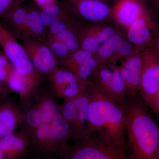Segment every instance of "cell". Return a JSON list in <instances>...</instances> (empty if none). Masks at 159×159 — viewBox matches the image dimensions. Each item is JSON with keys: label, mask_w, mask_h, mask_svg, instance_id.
I'll return each mask as SVG.
<instances>
[{"label": "cell", "mask_w": 159, "mask_h": 159, "mask_svg": "<svg viewBox=\"0 0 159 159\" xmlns=\"http://www.w3.org/2000/svg\"><path fill=\"white\" fill-rule=\"evenodd\" d=\"M120 104L129 158L153 159L158 145L159 126L149 113L148 105L139 95Z\"/></svg>", "instance_id": "6da1fadb"}, {"label": "cell", "mask_w": 159, "mask_h": 159, "mask_svg": "<svg viewBox=\"0 0 159 159\" xmlns=\"http://www.w3.org/2000/svg\"><path fill=\"white\" fill-rule=\"evenodd\" d=\"M87 90L89 129L101 134L117 147L127 151L129 154L120 103L114 102L102 93L92 80L88 86Z\"/></svg>", "instance_id": "7a4b0ae2"}, {"label": "cell", "mask_w": 159, "mask_h": 159, "mask_svg": "<svg viewBox=\"0 0 159 159\" xmlns=\"http://www.w3.org/2000/svg\"><path fill=\"white\" fill-rule=\"evenodd\" d=\"M128 152L117 147L101 134L89 129L74 145H68L63 159H127Z\"/></svg>", "instance_id": "3957f363"}, {"label": "cell", "mask_w": 159, "mask_h": 159, "mask_svg": "<svg viewBox=\"0 0 159 159\" xmlns=\"http://www.w3.org/2000/svg\"><path fill=\"white\" fill-rule=\"evenodd\" d=\"M0 46L15 69L25 80L33 92H37L42 75L31 62L25 49L0 24Z\"/></svg>", "instance_id": "277c9868"}, {"label": "cell", "mask_w": 159, "mask_h": 159, "mask_svg": "<svg viewBox=\"0 0 159 159\" xmlns=\"http://www.w3.org/2000/svg\"><path fill=\"white\" fill-rule=\"evenodd\" d=\"M92 80L103 95L120 103L127 98L125 83L116 63H107L94 69Z\"/></svg>", "instance_id": "5b68a950"}, {"label": "cell", "mask_w": 159, "mask_h": 159, "mask_svg": "<svg viewBox=\"0 0 159 159\" xmlns=\"http://www.w3.org/2000/svg\"><path fill=\"white\" fill-rule=\"evenodd\" d=\"M141 53L143 64L139 93L154 112L156 99L159 90V56L149 47L141 51Z\"/></svg>", "instance_id": "8992f818"}, {"label": "cell", "mask_w": 159, "mask_h": 159, "mask_svg": "<svg viewBox=\"0 0 159 159\" xmlns=\"http://www.w3.org/2000/svg\"><path fill=\"white\" fill-rule=\"evenodd\" d=\"M126 31V38L136 54L149 47L159 34V26L147 6Z\"/></svg>", "instance_id": "52a82bcc"}, {"label": "cell", "mask_w": 159, "mask_h": 159, "mask_svg": "<svg viewBox=\"0 0 159 159\" xmlns=\"http://www.w3.org/2000/svg\"><path fill=\"white\" fill-rule=\"evenodd\" d=\"M91 22L77 25L76 30L80 49L95 54L100 46L120 29L107 23Z\"/></svg>", "instance_id": "ba28073f"}, {"label": "cell", "mask_w": 159, "mask_h": 159, "mask_svg": "<svg viewBox=\"0 0 159 159\" xmlns=\"http://www.w3.org/2000/svg\"><path fill=\"white\" fill-rule=\"evenodd\" d=\"M65 2L70 10L84 20L94 22L113 21V5L108 0H65Z\"/></svg>", "instance_id": "9c48e42d"}, {"label": "cell", "mask_w": 159, "mask_h": 159, "mask_svg": "<svg viewBox=\"0 0 159 159\" xmlns=\"http://www.w3.org/2000/svg\"><path fill=\"white\" fill-rule=\"evenodd\" d=\"M49 76L52 91L58 98L74 99L87 89L73 73L66 69L56 68Z\"/></svg>", "instance_id": "30bf717a"}, {"label": "cell", "mask_w": 159, "mask_h": 159, "mask_svg": "<svg viewBox=\"0 0 159 159\" xmlns=\"http://www.w3.org/2000/svg\"><path fill=\"white\" fill-rule=\"evenodd\" d=\"M143 64L141 52L125 59L119 70L125 83L126 96L129 99H133L140 93V80Z\"/></svg>", "instance_id": "8fae6325"}, {"label": "cell", "mask_w": 159, "mask_h": 159, "mask_svg": "<svg viewBox=\"0 0 159 159\" xmlns=\"http://www.w3.org/2000/svg\"><path fill=\"white\" fill-rule=\"evenodd\" d=\"M25 49L34 67L42 74L50 75L57 66V61L51 49L32 41L25 43Z\"/></svg>", "instance_id": "7c38bea8"}, {"label": "cell", "mask_w": 159, "mask_h": 159, "mask_svg": "<svg viewBox=\"0 0 159 159\" xmlns=\"http://www.w3.org/2000/svg\"><path fill=\"white\" fill-rule=\"evenodd\" d=\"M146 6V3L136 0L119 1L113 7V21L126 30L141 15Z\"/></svg>", "instance_id": "4fadbf2b"}, {"label": "cell", "mask_w": 159, "mask_h": 159, "mask_svg": "<svg viewBox=\"0 0 159 159\" xmlns=\"http://www.w3.org/2000/svg\"><path fill=\"white\" fill-rule=\"evenodd\" d=\"M19 105L6 99L0 103V139L15 132L24 118Z\"/></svg>", "instance_id": "5bb4252c"}, {"label": "cell", "mask_w": 159, "mask_h": 159, "mask_svg": "<svg viewBox=\"0 0 159 159\" xmlns=\"http://www.w3.org/2000/svg\"><path fill=\"white\" fill-rule=\"evenodd\" d=\"M30 146L29 136L22 131L0 139V149L4 159L25 158L29 154Z\"/></svg>", "instance_id": "9a60e30c"}, {"label": "cell", "mask_w": 159, "mask_h": 159, "mask_svg": "<svg viewBox=\"0 0 159 159\" xmlns=\"http://www.w3.org/2000/svg\"><path fill=\"white\" fill-rule=\"evenodd\" d=\"M75 100L77 106V117L75 128L72 133L71 138L74 142L78 140L89 130L88 111L89 99L87 89L75 98Z\"/></svg>", "instance_id": "2e32d148"}, {"label": "cell", "mask_w": 159, "mask_h": 159, "mask_svg": "<svg viewBox=\"0 0 159 159\" xmlns=\"http://www.w3.org/2000/svg\"><path fill=\"white\" fill-rule=\"evenodd\" d=\"M125 37V34L119 30L100 46L94 54V57L97 60L99 66L112 62L115 55L119 51L122 40Z\"/></svg>", "instance_id": "e0dca14e"}, {"label": "cell", "mask_w": 159, "mask_h": 159, "mask_svg": "<svg viewBox=\"0 0 159 159\" xmlns=\"http://www.w3.org/2000/svg\"><path fill=\"white\" fill-rule=\"evenodd\" d=\"M20 125L21 131L25 133L29 138L43 122V115L38 103L34 100L30 108L24 114Z\"/></svg>", "instance_id": "ac0fdd59"}, {"label": "cell", "mask_w": 159, "mask_h": 159, "mask_svg": "<svg viewBox=\"0 0 159 159\" xmlns=\"http://www.w3.org/2000/svg\"><path fill=\"white\" fill-rule=\"evenodd\" d=\"M94 57V54L83 49L72 53L62 63L66 70L74 74L77 68L88 60Z\"/></svg>", "instance_id": "d6986e66"}, {"label": "cell", "mask_w": 159, "mask_h": 159, "mask_svg": "<svg viewBox=\"0 0 159 159\" xmlns=\"http://www.w3.org/2000/svg\"><path fill=\"white\" fill-rule=\"evenodd\" d=\"M28 11L19 6L12 9L6 17L18 32H28L27 17Z\"/></svg>", "instance_id": "ffe728a7"}, {"label": "cell", "mask_w": 159, "mask_h": 159, "mask_svg": "<svg viewBox=\"0 0 159 159\" xmlns=\"http://www.w3.org/2000/svg\"><path fill=\"white\" fill-rule=\"evenodd\" d=\"M98 66L97 60L93 57L80 66L74 74L81 84L88 86L92 81L90 79L93 71Z\"/></svg>", "instance_id": "44dd1931"}, {"label": "cell", "mask_w": 159, "mask_h": 159, "mask_svg": "<svg viewBox=\"0 0 159 159\" xmlns=\"http://www.w3.org/2000/svg\"><path fill=\"white\" fill-rule=\"evenodd\" d=\"M60 112L70 125L72 136L77 117V106L75 98L65 99L62 105L60 107Z\"/></svg>", "instance_id": "7402d4cb"}, {"label": "cell", "mask_w": 159, "mask_h": 159, "mask_svg": "<svg viewBox=\"0 0 159 159\" xmlns=\"http://www.w3.org/2000/svg\"><path fill=\"white\" fill-rule=\"evenodd\" d=\"M61 11L60 6L55 3L49 4L42 8L40 13L44 25L49 26L59 18Z\"/></svg>", "instance_id": "603a6c76"}, {"label": "cell", "mask_w": 159, "mask_h": 159, "mask_svg": "<svg viewBox=\"0 0 159 159\" xmlns=\"http://www.w3.org/2000/svg\"><path fill=\"white\" fill-rule=\"evenodd\" d=\"M27 25L28 32L34 34H41L44 29L40 13L36 10L28 11Z\"/></svg>", "instance_id": "cb8c5ba5"}, {"label": "cell", "mask_w": 159, "mask_h": 159, "mask_svg": "<svg viewBox=\"0 0 159 159\" xmlns=\"http://www.w3.org/2000/svg\"><path fill=\"white\" fill-rule=\"evenodd\" d=\"M13 69L14 67L6 54L0 52V79L7 83Z\"/></svg>", "instance_id": "d4e9b609"}, {"label": "cell", "mask_w": 159, "mask_h": 159, "mask_svg": "<svg viewBox=\"0 0 159 159\" xmlns=\"http://www.w3.org/2000/svg\"><path fill=\"white\" fill-rule=\"evenodd\" d=\"M50 47L51 51L62 59V62L71 54L66 45L57 40L54 39Z\"/></svg>", "instance_id": "484cf974"}, {"label": "cell", "mask_w": 159, "mask_h": 159, "mask_svg": "<svg viewBox=\"0 0 159 159\" xmlns=\"http://www.w3.org/2000/svg\"><path fill=\"white\" fill-rule=\"evenodd\" d=\"M23 0H0V16H7Z\"/></svg>", "instance_id": "4316f807"}, {"label": "cell", "mask_w": 159, "mask_h": 159, "mask_svg": "<svg viewBox=\"0 0 159 159\" xmlns=\"http://www.w3.org/2000/svg\"><path fill=\"white\" fill-rule=\"evenodd\" d=\"M73 26H68V24L61 19H60L59 18L54 21V22L52 23L49 27H50V31L52 34H55L61 32L64 29L72 27Z\"/></svg>", "instance_id": "83f0119b"}, {"label": "cell", "mask_w": 159, "mask_h": 159, "mask_svg": "<svg viewBox=\"0 0 159 159\" xmlns=\"http://www.w3.org/2000/svg\"><path fill=\"white\" fill-rule=\"evenodd\" d=\"M11 91L8 84L0 79V103L6 99Z\"/></svg>", "instance_id": "f1b7e54d"}, {"label": "cell", "mask_w": 159, "mask_h": 159, "mask_svg": "<svg viewBox=\"0 0 159 159\" xmlns=\"http://www.w3.org/2000/svg\"><path fill=\"white\" fill-rule=\"evenodd\" d=\"M149 48L159 56V34L154 40Z\"/></svg>", "instance_id": "f546056e"}, {"label": "cell", "mask_w": 159, "mask_h": 159, "mask_svg": "<svg viewBox=\"0 0 159 159\" xmlns=\"http://www.w3.org/2000/svg\"><path fill=\"white\" fill-rule=\"evenodd\" d=\"M56 0H34L35 2L37 3L41 8H43L45 6L49 5V4H52V3H55Z\"/></svg>", "instance_id": "4dcf8cb0"}, {"label": "cell", "mask_w": 159, "mask_h": 159, "mask_svg": "<svg viewBox=\"0 0 159 159\" xmlns=\"http://www.w3.org/2000/svg\"><path fill=\"white\" fill-rule=\"evenodd\" d=\"M154 11L159 13V0H147Z\"/></svg>", "instance_id": "1f68e13d"}, {"label": "cell", "mask_w": 159, "mask_h": 159, "mask_svg": "<svg viewBox=\"0 0 159 159\" xmlns=\"http://www.w3.org/2000/svg\"><path fill=\"white\" fill-rule=\"evenodd\" d=\"M155 113L159 115V90L157 94L155 102Z\"/></svg>", "instance_id": "d6a6232c"}, {"label": "cell", "mask_w": 159, "mask_h": 159, "mask_svg": "<svg viewBox=\"0 0 159 159\" xmlns=\"http://www.w3.org/2000/svg\"><path fill=\"white\" fill-rule=\"evenodd\" d=\"M153 159H159V141L157 148L156 152L155 154L154 157Z\"/></svg>", "instance_id": "836d02e7"}, {"label": "cell", "mask_w": 159, "mask_h": 159, "mask_svg": "<svg viewBox=\"0 0 159 159\" xmlns=\"http://www.w3.org/2000/svg\"><path fill=\"white\" fill-rule=\"evenodd\" d=\"M120 1V0H118V1ZM136 1H139V2H141L146 3L148 2L147 0H136Z\"/></svg>", "instance_id": "e575fe53"}, {"label": "cell", "mask_w": 159, "mask_h": 159, "mask_svg": "<svg viewBox=\"0 0 159 159\" xmlns=\"http://www.w3.org/2000/svg\"><path fill=\"white\" fill-rule=\"evenodd\" d=\"M0 159H4V157H3L2 152H1V149H0Z\"/></svg>", "instance_id": "d590c367"}]
</instances>
